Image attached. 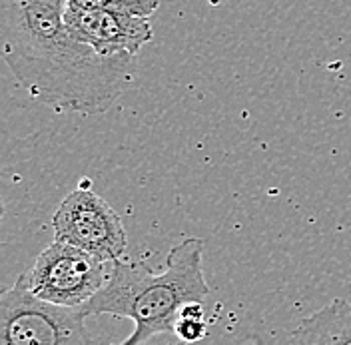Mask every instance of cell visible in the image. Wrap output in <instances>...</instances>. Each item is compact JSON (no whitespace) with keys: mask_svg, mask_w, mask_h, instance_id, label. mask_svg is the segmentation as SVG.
I'll list each match as a JSON object with an SVG mask.
<instances>
[{"mask_svg":"<svg viewBox=\"0 0 351 345\" xmlns=\"http://www.w3.org/2000/svg\"><path fill=\"white\" fill-rule=\"evenodd\" d=\"M68 0H0L2 58L24 90L62 112H104L130 86L136 58H104L66 26Z\"/></svg>","mask_w":351,"mask_h":345,"instance_id":"obj_1","label":"cell"},{"mask_svg":"<svg viewBox=\"0 0 351 345\" xmlns=\"http://www.w3.org/2000/svg\"><path fill=\"white\" fill-rule=\"evenodd\" d=\"M202 256L204 241L188 237L170 250L160 274L140 261L116 259L106 285L82 309L86 316L132 320L134 331L118 345H142L156 335L174 333L182 307L210 296Z\"/></svg>","mask_w":351,"mask_h":345,"instance_id":"obj_2","label":"cell"},{"mask_svg":"<svg viewBox=\"0 0 351 345\" xmlns=\"http://www.w3.org/2000/svg\"><path fill=\"white\" fill-rule=\"evenodd\" d=\"M82 307L38 300L19 278L0 300V345H96Z\"/></svg>","mask_w":351,"mask_h":345,"instance_id":"obj_3","label":"cell"},{"mask_svg":"<svg viewBox=\"0 0 351 345\" xmlns=\"http://www.w3.org/2000/svg\"><path fill=\"white\" fill-rule=\"evenodd\" d=\"M106 261L54 239L22 274L28 289L43 302L62 307L86 305L108 281Z\"/></svg>","mask_w":351,"mask_h":345,"instance_id":"obj_4","label":"cell"},{"mask_svg":"<svg viewBox=\"0 0 351 345\" xmlns=\"http://www.w3.org/2000/svg\"><path fill=\"white\" fill-rule=\"evenodd\" d=\"M52 226L58 241L80 248L106 263L122 259L128 246L122 217L104 198L88 188L66 195Z\"/></svg>","mask_w":351,"mask_h":345,"instance_id":"obj_5","label":"cell"},{"mask_svg":"<svg viewBox=\"0 0 351 345\" xmlns=\"http://www.w3.org/2000/svg\"><path fill=\"white\" fill-rule=\"evenodd\" d=\"M68 30L96 54L104 58L132 56L152 40L154 30L150 19L106 12V10H84L68 4L64 14Z\"/></svg>","mask_w":351,"mask_h":345,"instance_id":"obj_6","label":"cell"},{"mask_svg":"<svg viewBox=\"0 0 351 345\" xmlns=\"http://www.w3.org/2000/svg\"><path fill=\"white\" fill-rule=\"evenodd\" d=\"M285 345H351V302L333 300L306 318Z\"/></svg>","mask_w":351,"mask_h":345,"instance_id":"obj_7","label":"cell"},{"mask_svg":"<svg viewBox=\"0 0 351 345\" xmlns=\"http://www.w3.org/2000/svg\"><path fill=\"white\" fill-rule=\"evenodd\" d=\"M68 4L84 10H106L150 19L160 6V0H68Z\"/></svg>","mask_w":351,"mask_h":345,"instance_id":"obj_8","label":"cell"},{"mask_svg":"<svg viewBox=\"0 0 351 345\" xmlns=\"http://www.w3.org/2000/svg\"><path fill=\"white\" fill-rule=\"evenodd\" d=\"M174 335L184 344H197L208 335V324H206L204 318L180 316L174 325Z\"/></svg>","mask_w":351,"mask_h":345,"instance_id":"obj_9","label":"cell"},{"mask_svg":"<svg viewBox=\"0 0 351 345\" xmlns=\"http://www.w3.org/2000/svg\"><path fill=\"white\" fill-rule=\"evenodd\" d=\"M142 345H188V344L180 342L174 333H162V335H156V337L148 340L146 344H142Z\"/></svg>","mask_w":351,"mask_h":345,"instance_id":"obj_10","label":"cell"}]
</instances>
